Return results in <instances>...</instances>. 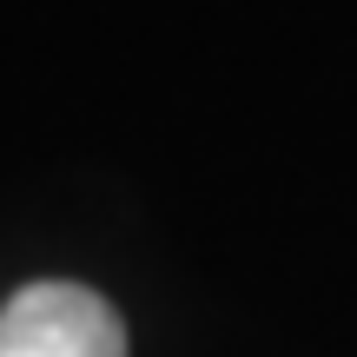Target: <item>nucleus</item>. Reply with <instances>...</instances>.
<instances>
[{
	"instance_id": "1",
	"label": "nucleus",
	"mask_w": 357,
	"mask_h": 357,
	"mask_svg": "<svg viewBox=\"0 0 357 357\" xmlns=\"http://www.w3.org/2000/svg\"><path fill=\"white\" fill-rule=\"evenodd\" d=\"M0 357H126V324L93 284L33 278L0 305Z\"/></svg>"
}]
</instances>
